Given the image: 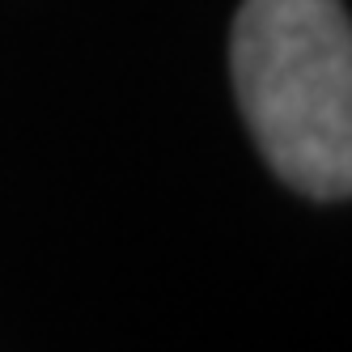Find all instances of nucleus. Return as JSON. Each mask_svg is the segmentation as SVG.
Here are the masks:
<instances>
[{"instance_id": "1", "label": "nucleus", "mask_w": 352, "mask_h": 352, "mask_svg": "<svg viewBox=\"0 0 352 352\" xmlns=\"http://www.w3.org/2000/svg\"><path fill=\"white\" fill-rule=\"evenodd\" d=\"M234 89L267 166L314 199L352 187V30L340 0H246Z\"/></svg>"}]
</instances>
